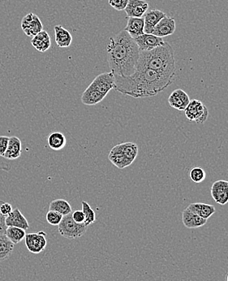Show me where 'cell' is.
<instances>
[{
	"label": "cell",
	"mask_w": 228,
	"mask_h": 281,
	"mask_svg": "<svg viewBox=\"0 0 228 281\" xmlns=\"http://www.w3.org/2000/svg\"><path fill=\"white\" fill-rule=\"evenodd\" d=\"M116 91L141 98L153 97L166 90L173 83L174 78L162 75L157 72L136 65V71L128 77L114 75Z\"/></svg>",
	"instance_id": "1"
},
{
	"label": "cell",
	"mask_w": 228,
	"mask_h": 281,
	"mask_svg": "<svg viewBox=\"0 0 228 281\" xmlns=\"http://www.w3.org/2000/svg\"><path fill=\"white\" fill-rule=\"evenodd\" d=\"M107 46V61L114 75L128 77L136 71L140 50L133 38L125 31L111 37Z\"/></svg>",
	"instance_id": "2"
},
{
	"label": "cell",
	"mask_w": 228,
	"mask_h": 281,
	"mask_svg": "<svg viewBox=\"0 0 228 281\" xmlns=\"http://www.w3.org/2000/svg\"><path fill=\"white\" fill-rule=\"evenodd\" d=\"M160 73L162 75L176 77V61L174 50L168 42L153 50L140 51L137 65Z\"/></svg>",
	"instance_id": "3"
},
{
	"label": "cell",
	"mask_w": 228,
	"mask_h": 281,
	"mask_svg": "<svg viewBox=\"0 0 228 281\" xmlns=\"http://www.w3.org/2000/svg\"><path fill=\"white\" fill-rule=\"evenodd\" d=\"M115 87L113 73H101L95 77L90 86L82 94V102L87 106H94L106 98L107 94Z\"/></svg>",
	"instance_id": "4"
},
{
	"label": "cell",
	"mask_w": 228,
	"mask_h": 281,
	"mask_svg": "<svg viewBox=\"0 0 228 281\" xmlns=\"http://www.w3.org/2000/svg\"><path fill=\"white\" fill-rule=\"evenodd\" d=\"M88 227L85 223H75L71 214L63 216L60 223L58 225L59 234L67 239H78L84 236Z\"/></svg>",
	"instance_id": "5"
},
{
	"label": "cell",
	"mask_w": 228,
	"mask_h": 281,
	"mask_svg": "<svg viewBox=\"0 0 228 281\" xmlns=\"http://www.w3.org/2000/svg\"><path fill=\"white\" fill-rule=\"evenodd\" d=\"M184 114L190 122L204 124L207 120L209 110L201 101L193 99L190 100L189 105L184 110Z\"/></svg>",
	"instance_id": "6"
},
{
	"label": "cell",
	"mask_w": 228,
	"mask_h": 281,
	"mask_svg": "<svg viewBox=\"0 0 228 281\" xmlns=\"http://www.w3.org/2000/svg\"><path fill=\"white\" fill-rule=\"evenodd\" d=\"M47 234L44 231L33 233L25 235V246L28 250L33 254H40L46 249L47 246L46 241Z\"/></svg>",
	"instance_id": "7"
},
{
	"label": "cell",
	"mask_w": 228,
	"mask_h": 281,
	"mask_svg": "<svg viewBox=\"0 0 228 281\" xmlns=\"http://www.w3.org/2000/svg\"><path fill=\"white\" fill-rule=\"evenodd\" d=\"M21 29L26 35L34 37L43 30V25L37 15L30 13L21 21Z\"/></svg>",
	"instance_id": "8"
},
{
	"label": "cell",
	"mask_w": 228,
	"mask_h": 281,
	"mask_svg": "<svg viewBox=\"0 0 228 281\" xmlns=\"http://www.w3.org/2000/svg\"><path fill=\"white\" fill-rule=\"evenodd\" d=\"M133 39L138 46L140 51L153 50L155 48L163 46L165 43L163 38H159L152 34H143L142 35L136 37Z\"/></svg>",
	"instance_id": "9"
},
{
	"label": "cell",
	"mask_w": 228,
	"mask_h": 281,
	"mask_svg": "<svg viewBox=\"0 0 228 281\" xmlns=\"http://www.w3.org/2000/svg\"><path fill=\"white\" fill-rule=\"evenodd\" d=\"M211 196L213 200L221 206L228 202V181L218 180L213 182L211 187Z\"/></svg>",
	"instance_id": "10"
},
{
	"label": "cell",
	"mask_w": 228,
	"mask_h": 281,
	"mask_svg": "<svg viewBox=\"0 0 228 281\" xmlns=\"http://www.w3.org/2000/svg\"><path fill=\"white\" fill-rule=\"evenodd\" d=\"M176 31V21L173 17H167L159 21L158 25L154 29L152 34L159 38H165L172 35Z\"/></svg>",
	"instance_id": "11"
},
{
	"label": "cell",
	"mask_w": 228,
	"mask_h": 281,
	"mask_svg": "<svg viewBox=\"0 0 228 281\" xmlns=\"http://www.w3.org/2000/svg\"><path fill=\"white\" fill-rule=\"evenodd\" d=\"M189 102H190V98L189 94L182 89L174 90L168 98V103L170 106H172V108L180 111L185 110Z\"/></svg>",
	"instance_id": "12"
},
{
	"label": "cell",
	"mask_w": 228,
	"mask_h": 281,
	"mask_svg": "<svg viewBox=\"0 0 228 281\" xmlns=\"http://www.w3.org/2000/svg\"><path fill=\"white\" fill-rule=\"evenodd\" d=\"M149 9V4L145 0H129L126 7V14L128 17H143Z\"/></svg>",
	"instance_id": "13"
},
{
	"label": "cell",
	"mask_w": 228,
	"mask_h": 281,
	"mask_svg": "<svg viewBox=\"0 0 228 281\" xmlns=\"http://www.w3.org/2000/svg\"><path fill=\"white\" fill-rule=\"evenodd\" d=\"M166 16L167 15L163 11L157 10V9L147 11V13L143 17L144 21V34H152L155 26Z\"/></svg>",
	"instance_id": "14"
},
{
	"label": "cell",
	"mask_w": 228,
	"mask_h": 281,
	"mask_svg": "<svg viewBox=\"0 0 228 281\" xmlns=\"http://www.w3.org/2000/svg\"><path fill=\"white\" fill-rule=\"evenodd\" d=\"M5 223L8 227H17L27 230L30 224L27 219L24 216L19 208H16L5 217Z\"/></svg>",
	"instance_id": "15"
},
{
	"label": "cell",
	"mask_w": 228,
	"mask_h": 281,
	"mask_svg": "<svg viewBox=\"0 0 228 281\" xmlns=\"http://www.w3.org/2000/svg\"><path fill=\"white\" fill-rule=\"evenodd\" d=\"M108 159L111 161L112 164L115 165V167H117L119 169L125 168L131 165L124 155L120 144L116 145L111 149L108 154Z\"/></svg>",
	"instance_id": "16"
},
{
	"label": "cell",
	"mask_w": 228,
	"mask_h": 281,
	"mask_svg": "<svg viewBox=\"0 0 228 281\" xmlns=\"http://www.w3.org/2000/svg\"><path fill=\"white\" fill-rule=\"evenodd\" d=\"M182 222L184 227L187 229H198L204 226L207 222V219L201 218L186 208L182 212Z\"/></svg>",
	"instance_id": "17"
},
{
	"label": "cell",
	"mask_w": 228,
	"mask_h": 281,
	"mask_svg": "<svg viewBox=\"0 0 228 281\" xmlns=\"http://www.w3.org/2000/svg\"><path fill=\"white\" fill-rule=\"evenodd\" d=\"M144 17H128V23L124 30H125L132 38H135L144 34Z\"/></svg>",
	"instance_id": "18"
},
{
	"label": "cell",
	"mask_w": 228,
	"mask_h": 281,
	"mask_svg": "<svg viewBox=\"0 0 228 281\" xmlns=\"http://www.w3.org/2000/svg\"><path fill=\"white\" fill-rule=\"evenodd\" d=\"M189 210L194 214H197L203 219H209L215 213V207L213 205L206 204L203 202H194L191 203L187 207Z\"/></svg>",
	"instance_id": "19"
},
{
	"label": "cell",
	"mask_w": 228,
	"mask_h": 281,
	"mask_svg": "<svg viewBox=\"0 0 228 281\" xmlns=\"http://www.w3.org/2000/svg\"><path fill=\"white\" fill-rule=\"evenodd\" d=\"M55 39L57 46L60 48H67L71 46L72 37L71 33L62 25H55L54 27Z\"/></svg>",
	"instance_id": "20"
},
{
	"label": "cell",
	"mask_w": 228,
	"mask_h": 281,
	"mask_svg": "<svg viewBox=\"0 0 228 281\" xmlns=\"http://www.w3.org/2000/svg\"><path fill=\"white\" fill-rule=\"evenodd\" d=\"M32 46L39 52H46L50 47V38L48 33L42 30L39 34L33 37L31 40Z\"/></svg>",
	"instance_id": "21"
},
{
	"label": "cell",
	"mask_w": 228,
	"mask_h": 281,
	"mask_svg": "<svg viewBox=\"0 0 228 281\" xmlns=\"http://www.w3.org/2000/svg\"><path fill=\"white\" fill-rule=\"evenodd\" d=\"M22 146L21 141L19 138L13 136L9 138V146L5 154V158L7 159L14 160L21 156Z\"/></svg>",
	"instance_id": "22"
},
{
	"label": "cell",
	"mask_w": 228,
	"mask_h": 281,
	"mask_svg": "<svg viewBox=\"0 0 228 281\" xmlns=\"http://www.w3.org/2000/svg\"><path fill=\"white\" fill-rule=\"evenodd\" d=\"M47 143L50 149L54 150H60L66 146L67 139L64 134L60 132H54L48 136Z\"/></svg>",
	"instance_id": "23"
},
{
	"label": "cell",
	"mask_w": 228,
	"mask_h": 281,
	"mask_svg": "<svg viewBox=\"0 0 228 281\" xmlns=\"http://www.w3.org/2000/svg\"><path fill=\"white\" fill-rule=\"evenodd\" d=\"M14 244L5 234H0V262L7 260L13 254Z\"/></svg>",
	"instance_id": "24"
},
{
	"label": "cell",
	"mask_w": 228,
	"mask_h": 281,
	"mask_svg": "<svg viewBox=\"0 0 228 281\" xmlns=\"http://www.w3.org/2000/svg\"><path fill=\"white\" fill-rule=\"evenodd\" d=\"M49 210H54L56 212L60 213L63 216L72 212L71 205L69 202L64 199H55L50 202L49 206Z\"/></svg>",
	"instance_id": "25"
},
{
	"label": "cell",
	"mask_w": 228,
	"mask_h": 281,
	"mask_svg": "<svg viewBox=\"0 0 228 281\" xmlns=\"http://www.w3.org/2000/svg\"><path fill=\"white\" fill-rule=\"evenodd\" d=\"M5 235L14 245H17L22 240L25 239L26 234H25V230L20 229V228L8 227L7 228Z\"/></svg>",
	"instance_id": "26"
},
{
	"label": "cell",
	"mask_w": 228,
	"mask_h": 281,
	"mask_svg": "<svg viewBox=\"0 0 228 281\" xmlns=\"http://www.w3.org/2000/svg\"><path fill=\"white\" fill-rule=\"evenodd\" d=\"M82 211L84 212L85 216H86L84 223L87 227H89L90 225L95 223V220H96V214H95V210L90 207L88 202H86V201H82Z\"/></svg>",
	"instance_id": "27"
},
{
	"label": "cell",
	"mask_w": 228,
	"mask_h": 281,
	"mask_svg": "<svg viewBox=\"0 0 228 281\" xmlns=\"http://www.w3.org/2000/svg\"><path fill=\"white\" fill-rule=\"evenodd\" d=\"M189 177L194 183H201L205 181L206 173H205V170L201 168V167H195L189 173Z\"/></svg>",
	"instance_id": "28"
},
{
	"label": "cell",
	"mask_w": 228,
	"mask_h": 281,
	"mask_svg": "<svg viewBox=\"0 0 228 281\" xmlns=\"http://www.w3.org/2000/svg\"><path fill=\"white\" fill-rule=\"evenodd\" d=\"M46 218L49 224L53 225V226H56V225L58 226L63 219V215L60 213L56 212L54 210H49L46 214Z\"/></svg>",
	"instance_id": "29"
},
{
	"label": "cell",
	"mask_w": 228,
	"mask_h": 281,
	"mask_svg": "<svg viewBox=\"0 0 228 281\" xmlns=\"http://www.w3.org/2000/svg\"><path fill=\"white\" fill-rule=\"evenodd\" d=\"M128 1L129 0H108V3L115 10L123 11L126 9Z\"/></svg>",
	"instance_id": "30"
},
{
	"label": "cell",
	"mask_w": 228,
	"mask_h": 281,
	"mask_svg": "<svg viewBox=\"0 0 228 281\" xmlns=\"http://www.w3.org/2000/svg\"><path fill=\"white\" fill-rule=\"evenodd\" d=\"M9 137L0 136V156H5L7 149L9 146Z\"/></svg>",
	"instance_id": "31"
},
{
	"label": "cell",
	"mask_w": 228,
	"mask_h": 281,
	"mask_svg": "<svg viewBox=\"0 0 228 281\" xmlns=\"http://www.w3.org/2000/svg\"><path fill=\"white\" fill-rule=\"evenodd\" d=\"M71 216L72 219L75 221V223H84L86 216L82 210H77L73 212H71Z\"/></svg>",
	"instance_id": "32"
},
{
	"label": "cell",
	"mask_w": 228,
	"mask_h": 281,
	"mask_svg": "<svg viewBox=\"0 0 228 281\" xmlns=\"http://www.w3.org/2000/svg\"><path fill=\"white\" fill-rule=\"evenodd\" d=\"M13 210V206L8 202H4L0 206V214H3L4 216L6 217L7 215H9Z\"/></svg>",
	"instance_id": "33"
},
{
	"label": "cell",
	"mask_w": 228,
	"mask_h": 281,
	"mask_svg": "<svg viewBox=\"0 0 228 281\" xmlns=\"http://www.w3.org/2000/svg\"><path fill=\"white\" fill-rule=\"evenodd\" d=\"M8 226L5 223V216L0 214V234H5Z\"/></svg>",
	"instance_id": "34"
},
{
	"label": "cell",
	"mask_w": 228,
	"mask_h": 281,
	"mask_svg": "<svg viewBox=\"0 0 228 281\" xmlns=\"http://www.w3.org/2000/svg\"><path fill=\"white\" fill-rule=\"evenodd\" d=\"M4 202H3V201L0 200V206H1V205H2Z\"/></svg>",
	"instance_id": "35"
},
{
	"label": "cell",
	"mask_w": 228,
	"mask_h": 281,
	"mask_svg": "<svg viewBox=\"0 0 228 281\" xmlns=\"http://www.w3.org/2000/svg\"><path fill=\"white\" fill-rule=\"evenodd\" d=\"M226 281H228V275H226Z\"/></svg>",
	"instance_id": "36"
}]
</instances>
